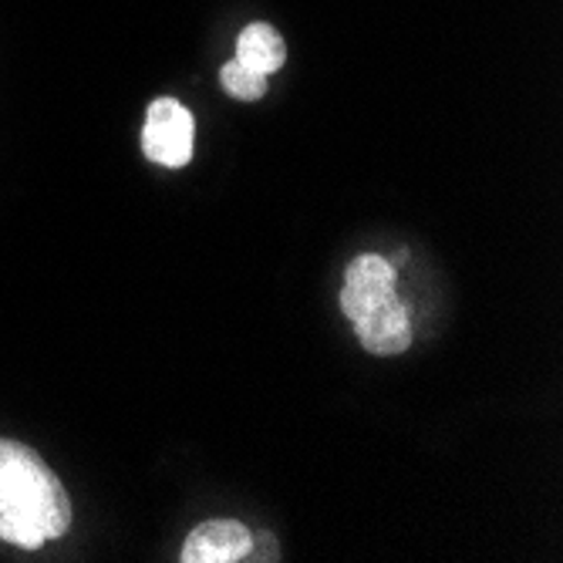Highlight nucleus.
I'll use <instances>...</instances> for the list:
<instances>
[{
	"label": "nucleus",
	"instance_id": "39448f33",
	"mask_svg": "<svg viewBox=\"0 0 563 563\" xmlns=\"http://www.w3.org/2000/svg\"><path fill=\"white\" fill-rule=\"evenodd\" d=\"M236 62L246 65L250 71H257L264 78H271L274 71L284 68L287 62V44L280 37V31L267 21H253L240 31L236 41Z\"/></svg>",
	"mask_w": 563,
	"mask_h": 563
},
{
	"label": "nucleus",
	"instance_id": "20e7f679",
	"mask_svg": "<svg viewBox=\"0 0 563 563\" xmlns=\"http://www.w3.org/2000/svg\"><path fill=\"white\" fill-rule=\"evenodd\" d=\"M253 553V533L236 520L199 523L183 543V563H236Z\"/></svg>",
	"mask_w": 563,
	"mask_h": 563
},
{
	"label": "nucleus",
	"instance_id": "7ed1b4c3",
	"mask_svg": "<svg viewBox=\"0 0 563 563\" xmlns=\"http://www.w3.org/2000/svg\"><path fill=\"white\" fill-rule=\"evenodd\" d=\"M192 145H196V122L183 101L176 98L152 101L142 125L145 159L166 169H183L192 159Z\"/></svg>",
	"mask_w": 563,
	"mask_h": 563
},
{
	"label": "nucleus",
	"instance_id": "423d86ee",
	"mask_svg": "<svg viewBox=\"0 0 563 563\" xmlns=\"http://www.w3.org/2000/svg\"><path fill=\"white\" fill-rule=\"evenodd\" d=\"M0 540L14 543L21 550H37V547L47 543L44 530L24 514V509L14 499H8L4 493H0Z\"/></svg>",
	"mask_w": 563,
	"mask_h": 563
},
{
	"label": "nucleus",
	"instance_id": "f03ea898",
	"mask_svg": "<svg viewBox=\"0 0 563 563\" xmlns=\"http://www.w3.org/2000/svg\"><path fill=\"white\" fill-rule=\"evenodd\" d=\"M0 493L21 506L44 530L47 540H58L68 533L71 499L62 479L47 470V463L34 449L14 439H0Z\"/></svg>",
	"mask_w": 563,
	"mask_h": 563
},
{
	"label": "nucleus",
	"instance_id": "0eeeda50",
	"mask_svg": "<svg viewBox=\"0 0 563 563\" xmlns=\"http://www.w3.org/2000/svg\"><path fill=\"white\" fill-rule=\"evenodd\" d=\"M220 81H223V88H227L233 98H240V101H257V98L267 95V78L257 75V71H250V68L240 65L236 58H233L230 65H223Z\"/></svg>",
	"mask_w": 563,
	"mask_h": 563
},
{
	"label": "nucleus",
	"instance_id": "f257e3e1",
	"mask_svg": "<svg viewBox=\"0 0 563 563\" xmlns=\"http://www.w3.org/2000/svg\"><path fill=\"white\" fill-rule=\"evenodd\" d=\"M341 314L368 354L391 357L412 347V314L398 297V271L378 253H362L344 271Z\"/></svg>",
	"mask_w": 563,
	"mask_h": 563
}]
</instances>
